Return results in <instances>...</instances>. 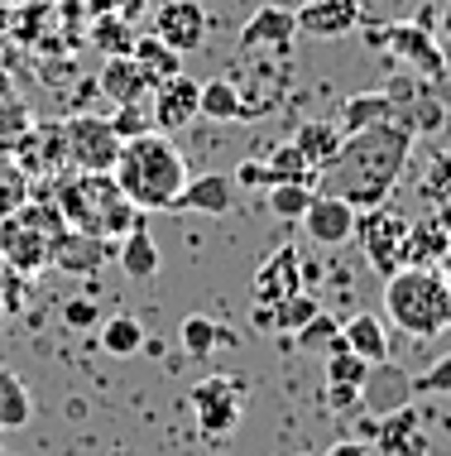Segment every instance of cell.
Instances as JSON below:
<instances>
[{
	"label": "cell",
	"mask_w": 451,
	"mask_h": 456,
	"mask_svg": "<svg viewBox=\"0 0 451 456\" xmlns=\"http://www.w3.org/2000/svg\"><path fill=\"white\" fill-rule=\"evenodd\" d=\"M413 130L408 120H380V126H365L356 134L341 140L336 159L317 174V192H332L341 202H350L356 212L389 202V192L399 188L413 154Z\"/></svg>",
	"instance_id": "6da1fadb"
},
{
	"label": "cell",
	"mask_w": 451,
	"mask_h": 456,
	"mask_svg": "<svg viewBox=\"0 0 451 456\" xmlns=\"http://www.w3.org/2000/svg\"><path fill=\"white\" fill-rule=\"evenodd\" d=\"M111 174L120 183V192H125L140 212H173L182 183L192 178L182 150L168 140V134H154V130L125 140V150H120Z\"/></svg>",
	"instance_id": "7a4b0ae2"
},
{
	"label": "cell",
	"mask_w": 451,
	"mask_h": 456,
	"mask_svg": "<svg viewBox=\"0 0 451 456\" xmlns=\"http://www.w3.org/2000/svg\"><path fill=\"white\" fill-rule=\"evenodd\" d=\"M384 317L413 341H432L451 327V279L432 265H404L384 279Z\"/></svg>",
	"instance_id": "3957f363"
},
{
	"label": "cell",
	"mask_w": 451,
	"mask_h": 456,
	"mask_svg": "<svg viewBox=\"0 0 451 456\" xmlns=\"http://www.w3.org/2000/svg\"><path fill=\"white\" fill-rule=\"evenodd\" d=\"M58 207H63L72 231H87L101 240H125L140 226V207L120 192L116 174H77L58 183Z\"/></svg>",
	"instance_id": "277c9868"
},
{
	"label": "cell",
	"mask_w": 451,
	"mask_h": 456,
	"mask_svg": "<svg viewBox=\"0 0 451 456\" xmlns=\"http://www.w3.org/2000/svg\"><path fill=\"white\" fill-rule=\"evenodd\" d=\"M68 216L58 202H24L0 221V255L15 274H39L53 265V245L68 236Z\"/></svg>",
	"instance_id": "5b68a950"
},
{
	"label": "cell",
	"mask_w": 451,
	"mask_h": 456,
	"mask_svg": "<svg viewBox=\"0 0 451 456\" xmlns=\"http://www.w3.org/2000/svg\"><path fill=\"white\" fill-rule=\"evenodd\" d=\"M356 236H360V250H365L374 274L389 279L404 265H413V221L404 212H394L389 202L356 216Z\"/></svg>",
	"instance_id": "8992f818"
},
{
	"label": "cell",
	"mask_w": 451,
	"mask_h": 456,
	"mask_svg": "<svg viewBox=\"0 0 451 456\" xmlns=\"http://www.w3.org/2000/svg\"><path fill=\"white\" fill-rule=\"evenodd\" d=\"M63 150H68V164H77L82 174H111L125 140L101 116H72L63 120Z\"/></svg>",
	"instance_id": "52a82bcc"
},
{
	"label": "cell",
	"mask_w": 451,
	"mask_h": 456,
	"mask_svg": "<svg viewBox=\"0 0 451 456\" xmlns=\"http://www.w3.org/2000/svg\"><path fill=\"white\" fill-rule=\"evenodd\" d=\"M188 399H192V409H197L202 437H226L230 428L240 423V413H246V385H240V379H230V375L202 379Z\"/></svg>",
	"instance_id": "ba28073f"
},
{
	"label": "cell",
	"mask_w": 451,
	"mask_h": 456,
	"mask_svg": "<svg viewBox=\"0 0 451 456\" xmlns=\"http://www.w3.org/2000/svg\"><path fill=\"white\" fill-rule=\"evenodd\" d=\"M384 48L394 58H404V63L413 72H423L428 82H442L447 77V53H442V44L432 39V24H423V20H404V24H389V39Z\"/></svg>",
	"instance_id": "9c48e42d"
},
{
	"label": "cell",
	"mask_w": 451,
	"mask_h": 456,
	"mask_svg": "<svg viewBox=\"0 0 451 456\" xmlns=\"http://www.w3.org/2000/svg\"><path fill=\"white\" fill-rule=\"evenodd\" d=\"M149 116H154V130H164V134L188 130L192 120L202 116V82L173 72L168 82H158V87H154V110H149Z\"/></svg>",
	"instance_id": "30bf717a"
},
{
	"label": "cell",
	"mask_w": 451,
	"mask_h": 456,
	"mask_svg": "<svg viewBox=\"0 0 451 456\" xmlns=\"http://www.w3.org/2000/svg\"><path fill=\"white\" fill-rule=\"evenodd\" d=\"M298 289H302V255L294 245H278L250 283V303L254 307H278L284 298H294Z\"/></svg>",
	"instance_id": "8fae6325"
},
{
	"label": "cell",
	"mask_w": 451,
	"mask_h": 456,
	"mask_svg": "<svg viewBox=\"0 0 451 456\" xmlns=\"http://www.w3.org/2000/svg\"><path fill=\"white\" fill-rule=\"evenodd\" d=\"M356 207L341 202V197L332 192H317L312 207L302 212V231H308L312 245H326V250H336V245H346L350 236H356Z\"/></svg>",
	"instance_id": "7c38bea8"
},
{
	"label": "cell",
	"mask_w": 451,
	"mask_h": 456,
	"mask_svg": "<svg viewBox=\"0 0 451 456\" xmlns=\"http://www.w3.org/2000/svg\"><path fill=\"white\" fill-rule=\"evenodd\" d=\"M154 34L168 48H178V53H197L206 44V10L197 0H168V5H158Z\"/></svg>",
	"instance_id": "4fadbf2b"
},
{
	"label": "cell",
	"mask_w": 451,
	"mask_h": 456,
	"mask_svg": "<svg viewBox=\"0 0 451 456\" xmlns=\"http://www.w3.org/2000/svg\"><path fill=\"white\" fill-rule=\"evenodd\" d=\"M298 34H312V39H341L365 20L360 0H302L294 10Z\"/></svg>",
	"instance_id": "5bb4252c"
},
{
	"label": "cell",
	"mask_w": 451,
	"mask_h": 456,
	"mask_svg": "<svg viewBox=\"0 0 451 456\" xmlns=\"http://www.w3.org/2000/svg\"><path fill=\"white\" fill-rule=\"evenodd\" d=\"M236 202V178L230 174H197L182 183L173 212H197V216H226Z\"/></svg>",
	"instance_id": "9a60e30c"
},
{
	"label": "cell",
	"mask_w": 451,
	"mask_h": 456,
	"mask_svg": "<svg viewBox=\"0 0 451 456\" xmlns=\"http://www.w3.org/2000/svg\"><path fill=\"white\" fill-rule=\"evenodd\" d=\"M294 34H298L294 10H284V5H260V10L246 20V29H240V48H274V53H284V48L294 44Z\"/></svg>",
	"instance_id": "2e32d148"
},
{
	"label": "cell",
	"mask_w": 451,
	"mask_h": 456,
	"mask_svg": "<svg viewBox=\"0 0 451 456\" xmlns=\"http://www.w3.org/2000/svg\"><path fill=\"white\" fill-rule=\"evenodd\" d=\"M154 87H158V82L130 53H116L111 63L101 68V92L111 96L116 106H140L144 96H154Z\"/></svg>",
	"instance_id": "e0dca14e"
},
{
	"label": "cell",
	"mask_w": 451,
	"mask_h": 456,
	"mask_svg": "<svg viewBox=\"0 0 451 456\" xmlns=\"http://www.w3.org/2000/svg\"><path fill=\"white\" fill-rule=\"evenodd\" d=\"M341 341L356 355H365L370 365H389V327L374 313H356L350 322H341Z\"/></svg>",
	"instance_id": "ac0fdd59"
},
{
	"label": "cell",
	"mask_w": 451,
	"mask_h": 456,
	"mask_svg": "<svg viewBox=\"0 0 451 456\" xmlns=\"http://www.w3.org/2000/svg\"><path fill=\"white\" fill-rule=\"evenodd\" d=\"M63 126H53V130H34V134H20V164H24V174H58L63 168Z\"/></svg>",
	"instance_id": "d6986e66"
},
{
	"label": "cell",
	"mask_w": 451,
	"mask_h": 456,
	"mask_svg": "<svg viewBox=\"0 0 451 456\" xmlns=\"http://www.w3.org/2000/svg\"><path fill=\"white\" fill-rule=\"evenodd\" d=\"M380 120H399V96L389 92H356L341 106V134H356L365 126H380Z\"/></svg>",
	"instance_id": "ffe728a7"
},
{
	"label": "cell",
	"mask_w": 451,
	"mask_h": 456,
	"mask_svg": "<svg viewBox=\"0 0 451 456\" xmlns=\"http://www.w3.org/2000/svg\"><path fill=\"white\" fill-rule=\"evenodd\" d=\"M374 437H380V447L389 456H408V452H423V437H418V409L404 399L399 409H389V418L380 428H374Z\"/></svg>",
	"instance_id": "44dd1931"
},
{
	"label": "cell",
	"mask_w": 451,
	"mask_h": 456,
	"mask_svg": "<svg viewBox=\"0 0 451 456\" xmlns=\"http://www.w3.org/2000/svg\"><path fill=\"white\" fill-rule=\"evenodd\" d=\"M341 140H346V134H341V126H332V120H308V126H298V134H294V144L302 150L312 174H322V168L332 164Z\"/></svg>",
	"instance_id": "7402d4cb"
},
{
	"label": "cell",
	"mask_w": 451,
	"mask_h": 456,
	"mask_svg": "<svg viewBox=\"0 0 451 456\" xmlns=\"http://www.w3.org/2000/svg\"><path fill=\"white\" fill-rule=\"evenodd\" d=\"M202 116H212V120H254L260 110H254V102L240 96L236 82L212 77V82H202Z\"/></svg>",
	"instance_id": "603a6c76"
},
{
	"label": "cell",
	"mask_w": 451,
	"mask_h": 456,
	"mask_svg": "<svg viewBox=\"0 0 451 456\" xmlns=\"http://www.w3.org/2000/svg\"><path fill=\"white\" fill-rule=\"evenodd\" d=\"M451 250V216L447 207H437L423 221H413V265H432Z\"/></svg>",
	"instance_id": "cb8c5ba5"
},
{
	"label": "cell",
	"mask_w": 451,
	"mask_h": 456,
	"mask_svg": "<svg viewBox=\"0 0 451 456\" xmlns=\"http://www.w3.org/2000/svg\"><path fill=\"white\" fill-rule=\"evenodd\" d=\"M116 255H120V269H125L130 279H154L158 274V245H154V236H149L144 221L116 245Z\"/></svg>",
	"instance_id": "d4e9b609"
},
{
	"label": "cell",
	"mask_w": 451,
	"mask_h": 456,
	"mask_svg": "<svg viewBox=\"0 0 451 456\" xmlns=\"http://www.w3.org/2000/svg\"><path fill=\"white\" fill-rule=\"evenodd\" d=\"M106 260V240L101 236H87V231H68L63 240L53 245V265H63V269H96Z\"/></svg>",
	"instance_id": "484cf974"
},
{
	"label": "cell",
	"mask_w": 451,
	"mask_h": 456,
	"mask_svg": "<svg viewBox=\"0 0 451 456\" xmlns=\"http://www.w3.org/2000/svg\"><path fill=\"white\" fill-rule=\"evenodd\" d=\"M34 418V394L15 370L0 365V428H24Z\"/></svg>",
	"instance_id": "4316f807"
},
{
	"label": "cell",
	"mask_w": 451,
	"mask_h": 456,
	"mask_svg": "<svg viewBox=\"0 0 451 456\" xmlns=\"http://www.w3.org/2000/svg\"><path fill=\"white\" fill-rule=\"evenodd\" d=\"M130 58H135V63L149 72L154 82H168L173 72H182V68H178L182 53H178V48H168L164 39H158V34H144V39L135 34V48H130Z\"/></svg>",
	"instance_id": "83f0119b"
},
{
	"label": "cell",
	"mask_w": 451,
	"mask_h": 456,
	"mask_svg": "<svg viewBox=\"0 0 451 456\" xmlns=\"http://www.w3.org/2000/svg\"><path fill=\"white\" fill-rule=\"evenodd\" d=\"M370 361H365V355H356L346 346V341H332V351H326V385H370Z\"/></svg>",
	"instance_id": "f1b7e54d"
},
{
	"label": "cell",
	"mask_w": 451,
	"mask_h": 456,
	"mask_svg": "<svg viewBox=\"0 0 451 456\" xmlns=\"http://www.w3.org/2000/svg\"><path fill=\"white\" fill-rule=\"evenodd\" d=\"M418 197L428 207H451V150H437L418 174Z\"/></svg>",
	"instance_id": "f546056e"
},
{
	"label": "cell",
	"mask_w": 451,
	"mask_h": 456,
	"mask_svg": "<svg viewBox=\"0 0 451 456\" xmlns=\"http://www.w3.org/2000/svg\"><path fill=\"white\" fill-rule=\"evenodd\" d=\"M312 197H317L312 183H274V188H264V202H270V212L278 221H302Z\"/></svg>",
	"instance_id": "4dcf8cb0"
},
{
	"label": "cell",
	"mask_w": 451,
	"mask_h": 456,
	"mask_svg": "<svg viewBox=\"0 0 451 456\" xmlns=\"http://www.w3.org/2000/svg\"><path fill=\"white\" fill-rule=\"evenodd\" d=\"M24 202H29V174H24V164L15 154L0 150V221L10 212H20Z\"/></svg>",
	"instance_id": "1f68e13d"
},
{
	"label": "cell",
	"mask_w": 451,
	"mask_h": 456,
	"mask_svg": "<svg viewBox=\"0 0 451 456\" xmlns=\"http://www.w3.org/2000/svg\"><path fill=\"white\" fill-rule=\"evenodd\" d=\"M101 346H106V355H140L144 351V327H140V317H111V322H101Z\"/></svg>",
	"instance_id": "d6a6232c"
},
{
	"label": "cell",
	"mask_w": 451,
	"mask_h": 456,
	"mask_svg": "<svg viewBox=\"0 0 451 456\" xmlns=\"http://www.w3.org/2000/svg\"><path fill=\"white\" fill-rule=\"evenodd\" d=\"M270 313H274V331H298V327H308L312 317L322 313V303H317L308 289H298L294 298H284L278 307H270Z\"/></svg>",
	"instance_id": "836d02e7"
},
{
	"label": "cell",
	"mask_w": 451,
	"mask_h": 456,
	"mask_svg": "<svg viewBox=\"0 0 451 456\" xmlns=\"http://www.w3.org/2000/svg\"><path fill=\"white\" fill-rule=\"evenodd\" d=\"M178 337H182V351L188 355H212L216 351V341H221V331H216L212 317H202V313H192V317H182V327H178Z\"/></svg>",
	"instance_id": "e575fe53"
},
{
	"label": "cell",
	"mask_w": 451,
	"mask_h": 456,
	"mask_svg": "<svg viewBox=\"0 0 451 456\" xmlns=\"http://www.w3.org/2000/svg\"><path fill=\"white\" fill-rule=\"evenodd\" d=\"M264 164L274 168V183H312V188H317V174L308 168V159H302L298 144H278Z\"/></svg>",
	"instance_id": "d590c367"
},
{
	"label": "cell",
	"mask_w": 451,
	"mask_h": 456,
	"mask_svg": "<svg viewBox=\"0 0 451 456\" xmlns=\"http://www.w3.org/2000/svg\"><path fill=\"white\" fill-rule=\"evenodd\" d=\"M96 44L106 48V53H130L135 48V34H130V20H120V15H106V20H96Z\"/></svg>",
	"instance_id": "8d00e7d4"
},
{
	"label": "cell",
	"mask_w": 451,
	"mask_h": 456,
	"mask_svg": "<svg viewBox=\"0 0 451 456\" xmlns=\"http://www.w3.org/2000/svg\"><path fill=\"white\" fill-rule=\"evenodd\" d=\"M408 394H451V355L432 361L423 375H413L408 379Z\"/></svg>",
	"instance_id": "74e56055"
},
{
	"label": "cell",
	"mask_w": 451,
	"mask_h": 456,
	"mask_svg": "<svg viewBox=\"0 0 451 456\" xmlns=\"http://www.w3.org/2000/svg\"><path fill=\"white\" fill-rule=\"evenodd\" d=\"M111 130L120 134V140H135V134L154 130V116H144L140 106H116V116H111Z\"/></svg>",
	"instance_id": "f35d334b"
},
{
	"label": "cell",
	"mask_w": 451,
	"mask_h": 456,
	"mask_svg": "<svg viewBox=\"0 0 451 456\" xmlns=\"http://www.w3.org/2000/svg\"><path fill=\"white\" fill-rule=\"evenodd\" d=\"M341 337V322L326 313H317L308 327H298V346H322V341H336Z\"/></svg>",
	"instance_id": "ab89813d"
},
{
	"label": "cell",
	"mask_w": 451,
	"mask_h": 456,
	"mask_svg": "<svg viewBox=\"0 0 451 456\" xmlns=\"http://www.w3.org/2000/svg\"><path fill=\"white\" fill-rule=\"evenodd\" d=\"M230 178H236V188H250V192L254 188H274V168L264 164V159H246Z\"/></svg>",
	"instance_id": "60d3db41"
},
{
	"label": "cell",
	"mask_w": 451,
	"mask_h": 456,
	"mask_svg": "<svg viewBox=\"0 0 451 456\" xmlns=\"http://www.w3.org/2000/svg\"><path fill=\"white\" fill-rule=\"evenodd\" d=\"M63 322H68V327H101V307H96L87 293H82V298H72V303L63 307Z\"/></svg>",
	"instance_id": "b9f144b4"
},
{
	"label": "cell",
	"mask_w": 451,
	"mask_h": 456,
	"mask_svg": "<svg viewBox=\"0 0 451 456\" xmlns=\"http://www.w3.org/2000/svg\"><path fill=\"white\" fill-rule=\"evenodd\" d=\"M360 394H365L360 385H326V403L346 413V409H356V403H360Z\"/></svg>",
	"instance_id": "7bdbcfd3"
},
{
	"label": "cell",
	"mask_w": 451,
	"mask_h": 456,
	"mask_svg": "<svg viewBox=\"0 0 451 456\" xmlns=\"http://www.w3.org/2000/svg\"><path fill=\"white\" fill-rule=\"evenodd\" d=\"M322 456H370V447H365V442H332Z\"/></svg>",
	"instance_id": "ee69618b"
},
{
	"label": "cell",
	"mask_w": 451,
	"mask_h": 456,
	"mask_svg": "<svg viewBox=\"0 0 451 456\" xmlns=\"http://www.w3.org/2000/svg\"><path fill=\"white\" fill-rule=\"evenodd\" d=\"M437 24H442V34H447V44H451V5L442 10V20H437Z\"/></svg>",
	"instance_id": "f6af8a7d"
},
{
	"label": "cell",
	"mask_w": 451,
	"mask_h": 456,
	"mask_svg": "<svg viewBox=\"0 0 451 456\" xmlns=\"http://www.w3.org/2000/svg\"><path fill=\"white\" fill-rule=\"evenodd\" d=\"M5 269H10V265H5V255H0V279H5Z\"/></svg>",
	"instance_id": "bcb514c9"
},
{
	"label": "cell",
	"mask_w": 451,
	"mask_h": 456,
	"mask_svg": "<svg viewBox=\"0 0 451 456\" xmlns=\"http://www.w3.org/2000/svg\"><path fill=\"white\" fill-rule=\"evenodd\" d=\"M0 456H10V452H5V442H0Z\"/></svg>",
	"instance_id": "7dc6e473"
},
{
	"label": "cell",
	"mask_w": 451,
	"mask_h": 456,
	"mask_svg": "<svg viewBox=\"0 0 451 456\" xmlns=\"http://www.w3.org/2000/svg\"><path fill=\"white\" fill-rule=\"evenodd\" d=\"M101 5H116V0H101Z\"/></svg>",
	"instance_id": "c3c4849f"
},
{
	"label": "cell",
	"mask_w": 451,
	"mask_h": 456,
	"mask_svg": "<svg viewBox=\"0 0 451 456\" xmlns=\"http://www.w3.org/2000/svg\"><path fill=\"white\" fill-rule=\"evenodd\" d=\"M447 216H451V207H447Z\"/></svg>",
	"instance_id": "681fc988"
},
{
	"label": "cell",
	"mask_w": 451,
	"mask_h": 456,
	"mask_svg": "<svg viewBox=\"0 0 451 456\" xmlns=\"http://www.w3.org/2000/svg\"><path fill=\"white\" fill-rule=\"evenodd\" d=\"M447 279H451V274H447Z\"/></svg>",
	"instance_id": "f907efd6"
}]
</instances>
